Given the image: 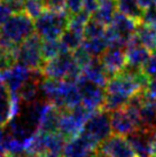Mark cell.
<instances>
[{
  "label": "cell",
  "mask_w": 156,
  "mask_h": 157,
  "mask_svg": "<svg viewBox=\"0 0 156 157\" xmlns=\"http://www.w3.org/2000/svg\"><path fill=\"white\" fill-rule=\"evenodd\" d=\"M125 55L129 68L142 69L143 64L150 56V52L139 41L138 37L135 36L125 46Z\"/></svg>",
  "instance_id": "4fadbf2b"
},
{
  "label": "cell",
  "mask_w": 156,
  "mask_h": 157,
  "mask_svg": "<svg viewBox=\"0 0 156 157\" xmlns=\"http://www.w3.org/2000/svg\"><path fill=\"white\" fill-rule=\"evenodd\" d=\"M111 132L113 128L110 124L109 113L99 110L92 113L79 135H82L93 148L96 149L101 142H103L111 135Z\"/></svg>",
  "instance_id": "5b68a950"
},
{
  "label": "cell",
  "mask_w": 156,
  "mask_h": 157,
  "mask_svg": "<svg viewBox=\"0 0 156 157\" xmlns=\"http://www.w3.org/2000/svg\"><path fill=\"white\" fill-rule=\"evenodd\" d=\"M46 8L54 12H67V0H45Z\"/></svg>",
  "instance_id": "4316f807"
},
{
  "label": "cell",
  "mask_w": 156,
  "mask_h": 157,
  "mask_svg": "<svg viewBox=\"0 0 156 157\" xmlns=\"http://www.w3.org/2000/svg\"><path fill=\"white\" fill-rule=\"evenodd\" d=\"M41 44L43 39L37 33H33L21 45H18L15 49L18 64H21L33 71L41 70L44 66Z\"/></svg>",
  "instance_id": "52a82bcc"
},
{
  "label": "cell",
  "mask_w": 156,
  "mask_h": 157,
  "mask_svg": "<svg viewBox=\"0 0 156 157\" xmlns=\"http://www.w3.org/2000/svg\"><path fill=\"white\" fill-rule=\"evenodd\" d=\"M90 157H96V154H92V155Z\"/></svg>",
  "instance_id": "d590c367"
},
{
  "label": "cell",
  "mask_w": 156,
  "mask_h": 157,
  "mask_svg": "<svg viewBox=\"0 0 156 157\" xmlns=\"http://www.w3.org/2000/svg\"><path fill=\"white\" fill-rule=\"evenodd\" d=\"M116 6L117 10L119 13L127 15V16L141 22L143 10L140 8L137 0H116Z\"/></svg>",
  "instance_id": "d6986e66"
},
{
  "label": "cell",
  "mask_w": 156,
  "mask_h": 157,
  "mask_svg": "<svg viewBox=\"0 0 156 157\" xmlns=\"http://www.w3.org/2000/svg\"><path fill=\"white\" fill-rule=\"evenodd\" d=\"M154 133L139 130L127 136L137 157H152V141Z\"/></svg>",
  "instance_id": "5bb4252c"
},
{
  "label": "cell",
  "mask_w": 156,
  "mask_h": 157,
  "mask_svg": "<svg viewBox=\"0 0 156 157\" xmlns=\"http://www.w3.org/2000/svg\"><path fill=\"white\" fill-rule=\"evenodd\" d=\"M0 1H2V0H0Z\"/></svg>",
  "instance_id": "8d00e7d4"
},
{
  "label": "cell",
  "mask_w": 156,
  "mask_h": 157,
  "mask_svg": "<svg viewBox=\"0 0 156 157\" xmlns=\"http://www.w3.org/2000/svg\"><path fill=\"white\" fill-rule=\"evenodd\" d=\"M137 1H138L140 8L142 9L143 12L147 10V9L156 7V0H137Z\"/></svg>",
  "instance_id": "1f68e13d"
},
{
  "label": "cell",
  "mask_w": 156,
  "mask_h": 157,
  "mask_svg": "<svg viewBox=\"0 0 156 157\" xmlns=\"http://www.w3.org/2000/svg\"><path fill=\"white\" fill-rule=\"evenodd\" d=\"M82 46L94 59H100V56L109 48L108 43H107L104 37H102V38H94V39H84Z\"/></svg>",
  "instance_id": "7402d4cb"
},
{
  "label": "cell",
  "mask_w": 156,
  "mask_h": 157,
  "mask_svg": "<svg viewBox=\"0 0 156 157\" xmlns=\"http://www.w3.org/2000/svg\"><path fill=\"white\" fill-rule=\"evenodd\" d=\"M99 0H83V10L92 17V15L96 13L99 7Z\"/></svg>",
  "instance_id": "f546056e"
},
{
  "label": "cell",
  "mask_w": 156,
  "mask_h": 157,
  "mask_svg": "<svg viewBox=\"0 0 156 157\" xmlns=\"http://www.w3.org/2000/svg\"><path fill=\"white\" fill-rule=\"evenodd\" d=\"M82 10L83 0H67V12L70 15H75Z\"/></svg>",
  "instance_id": "f1b7e54d"
},
{
  "label": "cell",
  "mask_w": 156,
  "mask_h": 157,
  "mask_svg": "<svg viewBox=\"0 0 156 157\" xmlns=\"http://www.w3.org/2000/svg\"><path fill=\"white\" fill-rule=\"evenodd\" d=\"M152 157H156V132L153 135L152 141Z\"/></svg>",
  "instance_id": "d6a6232c"
},
{
  "label": "cell",
  "mask_w": 156,
  "mask_h": 157,
  "mask_svg": "<svg viewBox=\"0 0 156 157\" xmlns=\"http://www.w3.org/2000/svg\"><path fill=\"white\" fill-rule=\"evenodd\" d=\"M100 62L106 70L109 78L121 74L127 67L125 55V48L109 47L106 52L100 56Z\"/></svg>",
  "instance_id": "8fae6325"
},
{
  "label": "cell",
  "mask_w": 156,
  "mask_h": 157,
  "mask_svg": "<svg viewBox=\"0 0 156 157\" xmlns=\"http://www.w3.org/2000/svg\"><path fill=\"white\" fill-rule=\"evenodd\" d=\"M93 111L80 103L72 109H62L59 121V132L67 140H71L82 133Z\"/></svg>",
  "instance_id": "8992f818"
},
{
  "label": "cell",
  "mask_w": 156,
  "mask_h": 157,
  "mask_svg": "<svg viewBox=\"0 0 156 157\" xmlns=\"http://www.w3.org/2000/svg\"><path fill=\"white\" fill-rule=\"evenodd\" d=\"M96 149L83 138L78 135L71 140H68L63 149V157H90L94 154Z\"/></svg>",
  "instance_id": "9a60e30c"
},
{
  "label": "cell",
  "mask_w": 156,
  "mask_h": 157,
  "mask_svg": "<svg viewBox=\"0 0 156 157\" xmlns=\"http://www.w3.org/2000/svg\"><path fill=\"white\" fill-rule=\"evenodd\" d=\"M70 14L68 12H54L46 9L37 20H35L36 33L43 40L60 39L67 30Z\"/></svg>",
  "instance_id": "277c9868"
},
{
  "label": "cell",
  "mask_w": 156,
  "mask_h": 157,
  "mask_svg": "<svg viewBox=\"0 0 156 157\" xmlns=\"http://www.w3.org/2000/svg\"><path fill=\"white\" fill-rule=\"evenodd\" d=\"M116 12V1H100L99 7L96 10V13L92 15V18L103 24L104 26H109L113 22Z\"/></svg>",
  "instance_id": "ac0fdd59"
},
{
  "label": "cell",
  "mask_w": 156,
  "mask_h": 157,
  "mask_svg": "<svg viewBox=\"0 0 156 157\" xmlns=\"http://www.w3.org/2000/svg\"><path fill=\"white\" fill-rule=\"evenodd\" d=\"M82 76L88 82L96 84L100 87H106L109 80V76L100 62V59H93L82 71Z\"/></svg>",
  "instance_id": "2e32d148"
},
{
  "label": "cell",
  "mask_w": 156,
  "mask_h": 157,
  "mask_svg": "<svg viewBox=\"0 0 156 157\" xmlns=\"http://www.w3.org/2000/svg\"><path fill=\"white\" fill-rule=\"evenodd\" d=\"M94 154L96 157H137L129 139L115 133L101 142Z\"/></svg>",
  "instance_id": "ba28073f"
},
{
  "label": "cell",
  "mask_w": 156,
  "mask_h": 157,
  "mask_svg": "<svg viewBox=\"0 0 156 157\" xmlns=\"http://www.w3.org/2000/svg\"><path fill=\"white\" fill-rule=\"evenodd\" d=\"M77 87L82 96V105L91 111L102 110L106 98V91L103 87H100L96 84L88 82L82 75L76 80Z\"/></svg>",
  "instance_id": "9c48e42d"
},
{
  "label": "cell",
  "mask_w": 156,
  "mask_h": 157,
  "mask_svg": "<svg viewBox=\"0 0 156 157\" xmlns=\"http://www.w3.org/2000/svg\"><path fill=\"white\" fill-rule=\"evenodd\" d=\"M142 70H143V72L148 76V78L156 77V52H154L152 55L149 56L147 62L143 64Z\"/></svg>",
  "instance_id": "484cf974"
},
{
  "label": "cell",
  "mask_w": 156,
  "mask_h": 157,
  "mask_svg": "<svg viewBox=\"0 0 156 157\" xmlns=\"http://www.w3.org/2000/svg\"><path fill=\"white\" fill-rule=\"evenodd\" d=\"M36 33L35 22L25 13L13 14L0 26V46L16 49L24 40Z\"/></svg>",
  "instance_id": "7a4b0ae2"
},
{
  "label": "cell",
  "mask_w": 156,
  "mask_h": 157,
  "mask_svg": "<svg viewBox=\"0 0 156 157\" xmlns=\"http://www.w3.org/2000/svg\"><path fill=\"white\" fill-rule=\"evenodd\" d=\"M107 26L99 23L98 21L90 18L84 29V39H94V38H102L104 37Z\"/></svg>",
  "instance_id": "603a6c76"
},
{
  "label": "cell",
  "mask_w": 156,
  "mask_h": 157,
  "mask_svg": "<svg viewBox=\"0 0 156 157\" xmlns=\"http://www.w3.org/2000/svg\"><path fill=\"white\" fill-rule=\"evenodd\" d=\"M33 72H35L33 70H30L29 68H25L16 63L10 69L0 74V79L2 80V83L6 85V87L8 88L12 94H18L22 86L32 77Z\"/></svg>",
  "instance_id": "7c38bea8"
},
{
  "label": "cell",
  "mask_w": 156,
  "mask_h": 157,
  "mask_svg": "<svg viewBox=\"0 0 156 157\" xmlns=\"http://www.w3.org/2000/svg\"><path fill=\"white\" fill-rule=\"evenodd\" d=\"M24 157H60L54 154H44V155H25Z\"/></svg>",
  "instance_id": "836d02e7"
},
{
  "label": "cell",
  "mask_w": 156,
  "mask_h": 157,
  "mask_svg": "<svg viewBox=\"0 0 156 157\" xmlns=\"http://www.w3.org/2000/svg\"><path fill=\"white\" fill-rule=\"evenodd\" d=\"M60 41L68 52H74L78 47H80L84 41V33L75 31L67 28V30L60 37Z\"/></svg>",
  "instance_id": "ffe728a7"
},
{
  "label": "cell",
  "mask_w": 156,
  "mask_h": 157,
  "mask_svg": "<svg viewBox=\"0 0 156 157\" xmlns=\"http://www.w3.org/2000/svg\"><path fill=\"white\" fill-rule=\"evenodd\" d=\"M13 14V10L5 0L0 1V25H2Z\"/></svg>",
  "instance_id": "83f0119b"
},
{
  "label": "cell",
  "mask_w": 156,
  "mask_h": 157,
  "mask_svg": "<svg viewBox=\"0 0 156 157\" xmlns=\"http://www.w3.org/2000/svg\"><path fill=\"white\" fill-rule=\"evenodd\" d=\"M5 157H24V156H15V155H10V154H6Z\"/></svg>",
  "instance_id": "e575fe53"
},
{
  "label": "cell",
  "mask_w": 156,
  "mask_h": 157,
  "mask_svg": "<svg viewBox=\"0 0 156 157\" xmlns=\"http://www.w3.org/2000/svg\"><path fill=\"white\" fill-rule=\"evenodd\" d=\"M143 93L147 98L156 101V77L149 78L147 86H146V90L143 91Z\"/></svg>",
  "instance_id": "4dcf8cb0"
},
{
  "label": "cell",
  "mask_w": 156,
  "mask_h": 157,
  "mask_svg": "<svg viewBox=\"0 0 156 157\" xmlns=\"http://www.w3.org/2000/svg\"><path fill=\"white\" fill-rule=\"evenodd\" d=\"M64 52H68L62 45L60 39H51V40H43L41 44V54H43L44 63L53 60L54 57L59 56L60 54Z\"/></svg>",
  "instance_id": "44dd1931"
},
{
  "label": "cell",
  "mask_w": 156,
  "mask_h": 157,
  "mask_svg": "<svg viewBox=\"0 0 156 157\" xmlns=\"http://www.w3.org/2000/svg\"><path fill=\"white\" fill-rule=\"evenodd\" d=\"M46 9L45 0H24V13L32 20H37Z\"/></svg>",
  "instance_id": "cb8c5ba5"
},
{
  "label": "cell",
  "mask_w": 156,
  "mask_h": 157,
  "mask_svg": "<svg viewBox=\"0 0 156 157\" xmlns=\"http://www.w3.org/2000/svg\"><path fill=\"white\" fill-rule=\"evenodd\" d=\"M135 36L139 41L149 49V52H156V26L149 23L140 22Z\"/></svg>",
  "instance_id": "e0dca14e"
},
{
  "label": "cell",
  "mask_w": 156,
  "mask_h": 157,
  "mask_svg": "<svg viewBox=\"0 0 156 157\" xmlns=\"http://www.w3.org/2000/svg\"><path fill=\"white\" fill-rule=\"evenodd\" d=\"M20 98L12 94L0 79V128L5 127L20 113Z\"/></svg>",
  "instance_id": "30bf717a"
},
{
  "label": "cell",
  "mask_w": 156,
  "mask_h": 157,
  "mask_svg": "<svg viewBox=\"0 0 156 157\" xmlns=\"http://www.w3.org/2000/svg\"><path fill=\"white\" fill-rule=\"evenodd\" d=\"M40 71L46 78L71 82H76L82 75V69L76 63L71 52L62 53L53 60L45 62Z\"/></svg>",
  "instance_id": "3957f363"
},
{
  "label": "cell",
  "mask_w": 156,
  "mask_h": 157,
  "mask_svg": "<svg viewBox=\"0 0 156 157\" xmlns=\"http://www.w3.org/2000/svg\"><path fill=\"white\" fill-rule=\"evenodd\" d=\"M148 76L142 69H133L126 67L121 74L109 78L104 87L106 98L102 110L113 113L129 103L131 99L141 94L148 84Z\"/></svg>",
  "instance_id": "6da1fadb"
},
{
  "label": "cell",
  "mask_w": 156,
  "mask_h": 157,
  "mask_svg": "<svg viewBox=\"0 0 156 157\" xmlns=\"http://www.w3.org/2000/svg\"><path fill=\"white\" fill-rule=\"evenodd\" d=\"M16 63H18V61H16L15 49L0 46V74L10 69Z\"/></svg>",
  "instance_id": "d4e9b609"
}]
</instances>
